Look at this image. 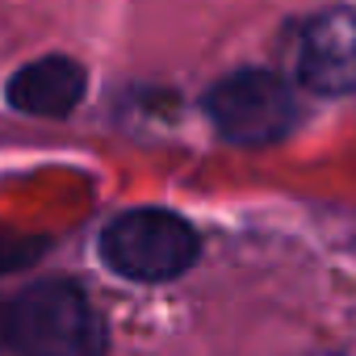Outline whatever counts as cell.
<instances>
[{"label":"cell","mask_w":356,"mask_h":356,"mask_svg":"<svg viewBox=\"0 0 356 356\" xmlns=\"http://www.w3.org/2000/svg\"><path fill=\"white\" fill-rule=\"evenodd\" d=\"M9 348L17 356H105V323L67 281H38L9 302Z\"/></svg>","instance_id":"cell-1"},{"label":"cell","mask_w":356,"mask_h":356,"mask_svg":"<svg viewBox=\"0 0 356 356\" xmlns=\"http://www.w3.org/2000/svg\"><path fill=\"white\" fill-rule=\"evenodd\" d=\"M206 113L222 138L260 147V143H277L293 130L298 101H293V88L277 72L243 67L206 92Z\"/></svg>","instance_id":"cell-3"},{"label":"cell","mask_w":356,"mask_h":356,"mask_svg":"<svg viewBox=\"0 0 356 356\" xmlns=\"http://www.w3.org/2000/svg\"><path fill=\"white\" fill-rule=\"evenodd\" d=\"M0 348H9V302H0Z\"/></svg>","instance_id":"cell-7"},{"label":"cell","mask_w":356,"mask_h":356,"mask_svg":"<svg viewBox=\"0 0 356 356\" xmlns=\"http://www.w3.org/2000/svg\"><path fill=\"white\" fill-rule=\"evenodd\" d=\"M202 252L197 231L168 210H130L118 214L101 235V260L126 281H172Z\"/></svg>","instance_id":"cell-2"},{"label":"cell","mask_w":356,"mask_h":356,"mask_svg":"<svg viewBox=\"0 0 356 356\" xmlns=\"http://www.w3.org/2000/svg\"><path fill=\"white\" fill-rule=\"evenodd\" d=\"M84 88H88V76L76 59L67 55H47V59H34L26 67L13 72L5 97L17 113H30V118H67L80 101H84Z\"/></svg>","instance_id":"cell-5"},{"label":"cell","mask_w":356,"mask_h":356,"mask_svg":"<svg viewBox=\"0 0 356 356\" xmlns=\"http://www.w3.org/2000/svg\"><path fill=\"white\" fill-rule=\"evenodd\" d=\"M298 80L318 97L356 92V13L327 9L298 38Z\"/></svg>","instance_id":"cell-4"},{"label":"cell","mask_w":356,"mask_h":356,"mask_svg":"<svg viewBox=\"0 0 356 356\" xmlns=\"http://www.w3.org/2000/svg\"><path fill=\"white\" fill-rule=\"evenodd\" d=\"M38 252H42V243H30V239H9V235H0V273H13V268L30 264Z\"/></svg>","instance_id":"cell-6"}]
</instances>
